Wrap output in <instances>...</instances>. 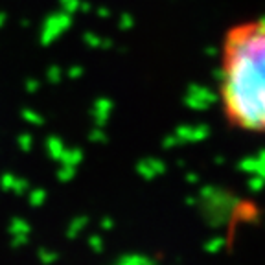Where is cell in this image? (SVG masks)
<instances>
[{
	"mask_svg": "<svg viewBox=\"0 0 265 265\" xmlns=\"http://www.w3.org/2000/svg\"><path fill=\"white\" fill-rule=\"evenodd\" d=\"M98 13H99V17H101V19H107V17H109V11H107V9H99Z\"/></svg>",
	"mask_w": 265,
	"mask_h": 265,
	"instance_id": "obj_31",
	"label": "cell"
},
{
	"mask_svg": "<svg viewBox=\"0 0 265 265\" xmlns=\"http://www.w3.org/2000/svg\"><path fill=\"white\" fill-rule=\"evenodd\" d=\"M81 158H83V153H81V149H65L63 151V155H61V162L63 164H68V166H77L79 162H81Z\"/></svg>",
	"mask_w": 265,
	"mask_h": 265,
	"instance_id": "obj_9",
	"label": "cell"
},
{
	"mask_svg": "<svg viewBox=\"0 0 265 265\" xmlns=\"http://www.w3.org/2000/svg\"><path fill=\"white\" fill-rule=\"evenodd\" d=\"M116 262L122 265H138V264H149L151 260L146 256H142V254H125V256L118 258Z\"/></svg>",
	"mask_w": 265,
	"mask_h": 265,
	"instance_id": "obj_10",
	"label": "cell"
},
{
	"mask_svg": "<svg viewBox=\"0 0 265 265\" xmlns=\"http://www.w3.org/2000/svg\"><path fill=\"white\" fill-rule=\"evenodd\" d=\"M83 41L87 42V46H92V48H99V46H103V41H101L99 37H96L94 33H85Z\"/></svg>",
	"mask_w": 265,
	"mask_h": 265,
	"instance_id": "obj_16",
	"label": "cell"
},
{
	"mask_svg": "<svg viewBox=\"0 0 265 265\" xmlns=\"http://www.w3.org/2000/svg\"><path fill=\"white\" fill-rule=\"evenodd\" d=\"M9 232H11V236H15V234H24V236H28V234H30V225L26 223L24 219H13L11 225H9Z\"/></svg>",
	"mask_w": 265,
	"mask_h": 265,
	"instance_id": "obj_11",
	"label": "cell"
},
{
	"mask_svg": "<svg viewBox=\"0 0 265 265\" xmlns=\"http://www.w3.org/2000/svg\"><path fill=\"white\" fill-rule=\"evenodd\" d=\"M132 24H134V20H132V17L129 13H124L120 17V28L122 30H129V28H132Z\"/></svg>",
	"mask_w": 265,
	"mask_h": 265,
	"instance_id": "obj_23",
	"label": "cell"
},
{
	"mask_svg": "<svg viewBox=\"0 0 265 265\" xmlns=\"http://www.w3.org/2000/svg\"><path fill=\"white\" fill-rule=\"evenodd\" d=\"M87 217H77V219H74L72 223H70V227H68V238H76L79 232L83 230V227L87 225Z\"/></svg>",
	"mask_w": 265,
	"mask_h": 265,
	"instance_id": "obj_12",
	"label": "cell"
},
{
	"mask_svg": "<svg viewBox=\"0 0 265 265\" xmlns=\"http://www.w3.org/2000/svg\"><path fill=\"white\" fill-rule=\"evenodd\" d=\"M186 105L190 109H195V111H205V109H210L215 101V94L207 87H201V85H191L188 87V92H186Z\"/></svg>",
	"mask_w": 265,
	"mask_h": 265,
	"instance_id": "obj_3",
	"label": "cell"
},
{
	"mask_svg": "<svg viewBox=\"0 0 265 265\" xmlns=\"http://www.w3.org/2000/svg\"><path fill=\"white\" fill-rule=\"evenodd\" d=\"M37 89H39V83L35 81V79H32V81L26 83V91H28V92H37Z\"/></svg>",
	"mask_w": 265,
	"mask_h": 265,
	"instance_id": "obj_27",
	"label": "cell"
},
{
	"mask_svg": "<svg viewBox=\"0 0 265 265\" xmlns=\"http://www.w3.org/2000/svg\"><path fill=\"white\" fill-rule=\"evenodd\" d=\"M46 149H48L50 157L54 158V160H59L61 155H63V151H65V144L57 136H50L48 142H46Z\"/></svg>",
	"mask_w": 265,
	"mask_h": 265,
	"instance_id": "obj_8",
	"label": "cell"
},
{
	"mask_svg": "<svg viewBox=\"0 0 265 265\" xmlns=\"http://www.w3.org/2000/svg\"><path fill=\"white\" fill-rule=\"evenodd\" d=\"M111 109H113L111 99H98V101L94 103V107H92V114H94V118H96V122H98V124H105V122H107Z\"/></svg>",
	"mask_w": 265,
	"mask_h": 265,
	"instance_id": "obj_6",
	"label": "cell"
},
{
	"mask_svg": "<svg viewBox=\"0 0 265 265\" xmlns=\"http://www.w3.org/2000/svg\"><path fill=\"white\" fill-rule=\"evenodd\" d=\"M70 22H72L70 13H66V11H63V13H54V15L44 22V26H42L41 42L44 46L52 44L61 33H65V30H68Z\"/></svg>",
	"mask_w": 265,
	"mask_h": 265,
	"instance_id": "obj_2",
	"label": "cell"
},
{
	"mask_svg": "<svg viewBox=\"0 0 265 265\" xmlns=\"http://www.w3.org/2000/svg\"><path fill=\"white\" fill-rule=\"evenodd\" d=\"M136 171L144 177V179H155L157 175L164 173L166 166L157 160V158H149V160H142L140 164L136 166Z\"/></svg>",
	"mask_w": 265,
	"mask_h": 265,
	"instance_id": "obj_5",
	"label": "cell"
},
{
	"mask_svg": "<svg viewBox=\"0 0 265 265\" xmlns=\"http://www.w3.org/2000/svg\"><path fill=\"white\" fill-rule=\"evenodd\" d=\"M39 260L44 262V264H52V262H56V260H57V254H56V252H52V250H44V248H42L41 252H39Z\"/></svg>",
	"mask_w": 265,
	"mask_h": 265,
	"instance_id": "obj_20",
	"label": "cell"
},
{
	"mask_svg": "<svg viewBox=\"0 0 265 265\" xmlns=\"http://www.w3.org/2000/svg\"><path fill=\"white\" fill-rule=\"evenodd\" d=\"M188 182H197V175H195V173L188 175Z\"/></svg>",
	"mask_w": 265,
	"mask_h": 265,
	"instance_id": "obj_32",
	"label": "cell"
},
{
	"mask_svg": "<svg viewBox=\"0 0 265 265\" xmlns=\"http://www.w3.org/2000/svg\"><path fill=\"white\" fill-rule=\"evenodd\" d=\"M264 22H243L227 33L219 98L232 125L248 132L264 131L265 37Z\"/></svg>",
	"mask_w": 265,
	"mask_h": 265,
	"instance_id": "obj_1",
	"label": "cell"
},
{
	"mask_svg": "<svg viewBox=\"0 0 265 265\" xmlns=\"http://www.w3.org/2000/svg\"><path fill=\"white\" fill-rule=\"evenodd\" d=\"M210 134L208 125H182L175 131V136L181 142H197Z\"/></svg>",
	"mask_w": 265,
	"mask_h": 265,
	"instance_id": "obj_4",
	"label": "cell"
},
{
	"mask_svg": "<svg viewBox=\"0 0 265 265\" xmlns=\"http://www.w3.org/2000/svg\"><path fill=\"white\" fill-rule=\"evenodd\" d=\"M81 72H83L81 66H76V68H70V70H68V77H79V76H81Z\"/></svg>",
	"mask_w": 265,
	"mask_h": 265,
	"instance_id": "obj_28",
	"label": "cell"
},
{
	"mask_svg": "<svg viewBox=\"0 0 265 265\" xmlns=\"http://www.w3.org/2000/svg\"><path fill=\"white\" fill-rule=\"evenodd\" d=\"M32 144H33V138L30 134H20V136H19V146H20L22 151H30V149H32Z\"/></svg>",
	"mask_w": 265,
	"mask_h": 265,
	"instance_id": "obj_19",
	"label": "cell"
},
{
	"mask_svg": "<svg viewBox=\"0 0 265 265\" xmlns=\"http://www.w3.org/2000/svg\"><path fill=\"white\" fill-rule=\"evenodd\" d=\"M59 79H61V68H57V66H52L48 70V81L50 83H57Z\"/></svg>",
	"mask_w": 265,
	"mask_h": 265,
	"instance_id": "obj_24",
	"label": "cell"
},
{
	"mask_svg": "<svg viewBox=\"0 0 265 265\" xmlns=\"http://www.w3.org/2000/svg\"><path fill=\"white\" fill-rule=\"evenodd\" d=\"M91 140H96V142H101V140H105V134L101 131H94L91 134Z\"/></svg>",
	"mask_w": 265,
	"mask_h": 265,
	"instance_id": "obj_29",
	"label": "cell"
},
{
	"mask_svg": "<svg viewBox=\"0 0 265 265\" xmlns=\"http://www.w3.org/2000/svg\"><path fill=\"white\" fill-rule=\"evenodd\" d=\"M89 243H91V247L94 252H101V250H103V240H101L99 236H96V234L89 238Z\"/></svg>",
	"mask_w": 265,
	"mask_h": 265,
	"instance_id": "obj_21",
	"label": "cell"
},
{
	"mask_svg": "<svg viewBox=\"0 0 265 265\" xmlns=\"http://www.w3.org/2000/svg\"><path fill=\"white\" fill-rule=\"evenodd\" d=\"M225 243H223V240L221 238H215V240H212V241H208L207 245H205V248H207L208 252H217L219 248L223 247Z\"/></svg>",
	"mask_w": 265,
	"mask_h": 265,
	"instance_id": "obj_22",
	"label": "cell"
},
{
	"mask_svg": "<svg viewBox=\"0 0 265 265\" xmlns=\"http://www.w3.org/2000/svg\"><path fill=\"white\" fill-rule=\"evenodd\" d=\"M74 175H76V166L63 164L61 166V170L57 171V179L59 181H63V182H68Z\"/></svg>",
	"mask_w": 265,
	"mask_h": 265,
	"instance_id": "obj_13",
	"label": "cell"
},
{
	"mask_svg": "<svg viewBox=\"0 0 265 265\" xmlns=\"http://www.w3.org/2000/svg\"><path fill=\"white\" fill-rule=\"evenodd\" d=\"M177 144H181V140H179V138H177V136H170V138H166L164 140V148L166 149H171V148H175V146H177Z\"/></svg>",
	"mask_w": 265,
	"mask_h": 265,
	"instance_id": "obj_26",
	"label": "cell"
},
{
	"mask_svg": "<svg viewBox=\"0 0 265 265\" xmlns=\"http://www.w3.org/2000/svg\"><path fill=\"white\" fill-rule=\"evenodd\" d=\"M22 118H24L28 124H33V125H41L44 122V118H42L39 113H35V111H22Z\"/></svg>",
	"mask_w": 265,
	"mask_h": 265,
	"instance_id": "obj_14",
	"label": "cell"
},
{
	"mask_svg": "<svg viewBox=\"0 0 265 265\" xmlns=\"http://www.w3.org/2000/svg\"><path fill=\"white\" fill-rule=\"evenodd\" d=\"M79 0H61V6H63V11H66V13H74L76 9L79 8Z\"/></svg>",
	"mask_w": 265,
	"mask_h": 265,
	"instance_id": "obj_17",
	"label": "cell"
},
{
	"mask_svg": "<svg viewBox=\"0 0 265 265\" xmlns=\"http://www.w3.org/2000/svg\"><path fill=\"white\" fill-rule=\"evenodd\" d=\"M0 182H2V188H4V190L11 191V188H13V182H15V177H13V175H4Z\"/></svg>",
	"mask_w": 265,
	"mask_h": 265,
	"instance_id": "obj_25",
	"label": "cell"
},
{
	"mask_svg": "<svg viewBox=\"0 0 265 265\" xmlns=\"http://www.w3.org/2000/svg\"><path fill=\"white\" fill-rule=\"evenodd\" d=\"M11 191H15V193H24V191H28V182L24 181V179H19V177H15V182H13V188H11Z\"/></svg>",
	"mask_w": 265,
	"mask_h": 265,
	"instance_id": "obj_18",
	"label": "cell"
},
{
	"mask_svg": "<svg viewBox=\"0 0 265 265\" xmlns=\"http://www.w3.org/2000/svg\"><path fill=\"white\" fill-rule=\"evenodd\" d=\"M44 201H46V191L44 190L30 191V203H32L33 207H41Z\"/></svg>",
	"mask_w": 265,
	"mask_h": 265,
	"instance_id": "obj_15",
	"label": "cell"
},
{
	"mask_svg": "<svg viewBox=\"0 0 265 265\" xmlns=\"http://www.w3.org/2000/svg\"><path fill=\"white\" fill-rule=\"evenodd\" d=\"M4 22H6V15H4V13H0V26H4Z\"/></svg>",
	"mask_w": 265,
	"mask_h": 265,
	"instance_id": "obj_33",
	"label": "cell"
},
{
	"mask_svg": "<svg viewBox=\"0 0 265 265\" xmlns=\"http://www.w3.org/2000/svg\"><path fill=\"white\" fill-rule=\"evenodd\" d=\"M101 227H105V228H111V227H113V221H111L109 217H105V219H101Z\"/></svg>",
	"mask_w": 265,
	"mask_h": 265,
	"instance_id": "obj_30",
	"label": "cell"
},
{
	"mask_svg": "<svg viewBox=\"0 0 265 265\" xmlns=\"http://www.w3.org/2000/svg\"><path fill=\"white\" fill-rule=\"evenodd\" d=\"M240 170L248 175H262V155L243 158L240 162Z\"/></svg>",
	"mask_w": 265,
	"mask_h": 265,
	"instance_id": "obj_7",
	"label": "cell"
}]
</instances>
